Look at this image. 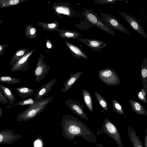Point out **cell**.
<instances>
[{
    "mask_svg": "<svg viewBox=\"0 0 147 147\" xmlns=\"http://www.w3.org/2000/svg\"><path fill=\"white\" fill-rule=\"evenodd\" d=\"M62 134L64 138L73 140L76 136L81 137L88 142L97 144L94 133L85 124L75 117L66 114L61 122Z\"/></svg>",
    "mask_w": 147,
    "mask_h": 147,
    "instance_id": "obj_1",
    "label": "cell"
},
{
    "mask_svg": "<svg viewBox=\"0 0 147 147\" xmlns=\"http://www.w3.org/2000/svg\"><path fill=\"white\" fill-rule=\"evenodd\" d=\"M53 98V96L43 98L30 105L26 109L18 114L16 120L18 122H26L35 118L43 112L48 104L52 101Z\"/></svg>",
    "mask_w": 147,
    "mask_h": 147,
    "instance_id": "obj_2",
    "label": "cell"
},
{
    "mask_svg": "<svg viewBox=\"0 0 147 147\" xmlns=\"http://www.w3.org/2000/svg\"><path fill=\"white\" fill-rule=\"evenodd\" d=\"M83 8L84 11L83 15L85 20L92 27H96L107 33L113 36L117 35V34L113 29L105 24L97 15V13L92 11L91 9H87Z\"/></svg>",
    "mask_w": 147,
    "mask_h": 147,
    "instance_id": "obj_3",
    "label": "cell"
},
{
    "mask_svg": "<svg viewBox=\"0 0 147 147\" xmlns=\"http://www.w3.org/2000/svg\"><path fill=\"white\" fill-rule=\"evenodd\" d=\"M101 133L106 134L112 138L118 147H123L120 135L117 128L108 118L105 119L102 128L97 132L98 135Z\"/></svg>",
    "mask_w": 147,
    "mask_h": 147,
    "instance_id": "obj_4",
    "label": "cell"
},
{
    "mask_svg": "<svg viewBox=\"0 0 147 147\" xmlns=\"http://www.w3.org/2000/svg\"><path fill=\"white\" fill-rule=\"evenodd\" d=\"M98 75L100 80L109 86H116L121 83L117 74L113 69L110 68L99 70Z\"/></svg>",
    "mask_w": 147,
    "mask_h": 147,
    "instance_id": "obj_5",
    "label": "cell"
},
{
    "mask_svg": "<svg viewBox=\"0 0 147 147\" xmlns=\"http://www.w3.org/2000/svg\"><path fill=\"white\" fill-rule=\"evenodd\" d=\"M45 57L41 54L37 60V63L34 69V76L36 82H40L44 79L50 71L49 65H47L43 61Z\"/></svg>",
    "mask_w": 147,
    "mask_h": 147,
    "instance_id": "obj_6",
    "label": "cell"
},
{
    "mask_svg": "<svg viewBox=\"0 0 147 147\" xmlns=\"http://www.w3.org/2000/svg\"><path fill=\"white\" fill-rule=\"evenodd\" d=\"M100 16L102 22L111 28L122 32L128 34H130L129 31L115 17L104 13H100Z\"/></svg>",
    "mask_w": 147,
    "mask_h": 147,
    "instance_id": "obj_7",
    "label": "cell"
},
{
    "mask_svg": "<svg viewBox=\"0 0 147 147\" xmlns=\"http://www.w3.org/2000/svg\"><path fill=\"white\" fill-rule=\"evenodd\" d=\"M36 50L35 49L29 51L18 59L14 65L12 66L10 71L15 72L18 71H26L29 67L28 62L31 56L33 53Z\"/></svg>",
    "mask_w": 147,
    "mask_h": 147,
    "instance_id": "obj_8",
    "label": "cell"
},
{
    "mask_svg": "<svg viewBox=\"0 0 147 147\" xmlns=\"http://www.w3.org/2000/svg\"><path fill=\"white\" fill-rule=\"evenodd\" d=\"M120 15L128 23L131 28L146 39L147 35L139 21L135 18L124 12L119 11Z\"/></svg>",
    "mask_w": 147,
    "mask_h": 147,
    "instance_id": "obj_9",
    "label": "cell"
},
{
    "mask_svg": "<svg viewBox=\"0 0 147 147\" xmlns=\"http://www.w3.org/2000/svg\"><path fill=\"white\" fill-rule=\"evenodd\" d=\"M14 131L6 129L0 130V145L7 144L11 145L22 138L20 134H15Z\"/></svg>",
    "mask_w": 147,
    "mask_h": 147,
    "instance_id": "obj_10",
    "label": "cell"
},
{
    "mask_svg": "<svg viewBox=\"0 0 147 147\" xmlns=\"http://www.w3.org/2000/svg\"><path fill=\"white\" fill-rule=\"evenodd\" d=\"M64 103L74 114L83 119L88 121L87 116L83 110L84 106L83 104L81 105L79 101H76L69 99H67L64 102Z\"/></svg>",
    "mask_w": 147,
    "mask_h": 147,
    "instance_id": "obj_11",
    "label": "cell"
},
{
    "mask_svg": "<svg viewBox=\"0 0 147 147\" xmlns=\"http://www.w3.org/2000/svg\"><path fill=\"white\" fill-rule=\"evenodd\" d=\"M76 39L82 42L92 50L99 53L101 52V49L107 46L106 43L97 39L79 38Z\"/></svg>",
    "mask_w": 147,
    "mask_h": 147,
    "instance_id": "obj_12",
    "label": "cell"
},
{
    "mask_svg": "<svg viewBox=\"0 0 147 147\" xmlns=\"http://www.w3.org/2000/svg\"><path fill=\"white\" fill-rule=\"evenodd\" d=\"M56 81V79H53L47 84L42 85L34 94V101L36 102L42 100L52 89Z\"/></svg>",
    "mask_w": 147,
    "mask_h": 147,
    "instance_id": "obj_13",
    "label": "cell"
},
{
    "mask_svg": "<svg viewBox=\"0 0 147 147\" xmlns=\"http://www.w3.org/2000/svg\"><path fill=\"white\" fill-rule=\"evenodd\" d=\"M83 72L71 73L68 78L63 83V87L60 90V92L65 93L68 91L77 81L83 73Z\"/></svg>",
    "mask_w": 147,
    "mask_h": 147,
    "instance_id": "obj_14",
    "label": "cell"
},
{
    "mask_svg": "<svg viewBox=\"0 0 147 147\" xmlns=\"http://www.w3.org/2000/svg\"><path fill=\"white\" fill-rule=\"evenodd\" d=\"M65 42L74 57L78 59H88L86 52L78 46L68 41H65Z\"/></svg>",
    "mask_w": 147,
    "mask_h": 147,
    "instance_id": "obj_15",
    "label": "cell"
},
{
    "mask_svg": "<svg viewBox=\"0 0 147 147\" xmlns=\"http://www.w3.org/2000/svg\"><path fill=\"white\" fill-rule=\"evenodd\" d=\"M128 134L133 147H144L135 131L130 125L128 127Z\"/></svg>",
    "mask_w": 147,
    "mask_h": 147,
    "instance_id": "obj_16",
    "label": "cell"
},
{
    "mask_svg": "<svg viewBox=\"0 0 147 147\" xmlns=\"http://www.w3.org/2000/svg\"><path fill=\"white\" fill-rule=\"evenodd\" d=\"M132 111L136 113L147 116V111L140 102L133 100L129 101Z\"/></svg>",
    "mask_w": 147,
    "mask_h": 147,
    "instance_id": "obj_17",
    "label": "cell"
},
{
    "mask_svg": "<svg viewBox=\"0 0 147 147\" xmlns=\"http://www.w3.org/2000/svg\"><path fill=\"white\" fill-rule=\"evenodd\" d=\"M0 91L7 99L9 105H11L15 103L16 99L11 89L0 84Z\"/></svg>",
    "mask_w": 147,
    "mask_h": 147,
    "instance_id": "obj_18",
    "label": "cell"
},
{
    "mask_svg": "<svg viewBox=\"0 0 147 147\" xmlns=\"http://www.w3.org/2000/svg\"><path fill=\"white\" fill-rule=\"evenodd\" d=\"M84 103L89 110L92 113L93 111L92 100L90 93L86 89L81 90Z\"/></svg>",
    "mask_w": 147,
    "mask_h": 147,
    "instance_id": "obj_19",
    "label": "cell"
},
{
    "mask_svg": "<svg viewBox=\"0 0 147 147\" xmlns=\"http://www.w3.org/2000/svg\"><path fill=\"white\" fill-rule=\"evenodd\" d=\"M58 32L59 36L61 38L76 39L82 36L81 34L78 32L65 29L60 30Z\"/></svg>",
    "mask_w": 147,
    "mask_h": 147,
    "instance_id": "obj_20",
    "label": "cell"
},
{
    "mask_svg": "<svg viewBox=\"0 0 147 147\" xmlns=\"http://www.w3.org/2000/svg\"><path fill=\"white\" fill-rule=\"evenodd\" d=\"M140 78L142 82V88L147 90V59L143 60L141 67Z\"/></svg>",
    "mask_w": 147,
    "mask_h": 147,
    "instance_id": "obj_21",
    "label": "cell"
},
{
    "mask_svg": "<svg viewBox=\"0 0 147 147\" xmlns=\"http://www.w3.org/2000/svg\"><path fill=\"white\" fill-rule=\"evenodd\" d=\"M29 48H22L17 50L12 57L9 65L12 66L16 61L25 54L29 51Z\"/></svg>",
    "mask_w": 147,
    "mask_h": 147,
    "instance_id": "obj_22",
    "label": "cell"
},
{
    "mask_svg": "<svg viewBox=\"0 0 147 147\" xmlns=\"http://www.w3.org/2000/svg\"><path fill=\"white\" fill-rule=\"evenodd\" d=\"M38 26L43 28V30L49 31H59L60 30L58 28L59 26V23L55 21L51 23H46L39 22L37 24Z\"/></svg>",
    "mask_w": 147,
    "mask_h": 147,
    "instance_id": "obj_23",
    "label": "cell"
},
{
    "mask_svg": "<svg viewBox=\"0 0 147 147\" xmlns=\"http://www.w3.org/2000/svg\"><path fill=\"white\" fill-rule=\"evenodd\" d=\"M18 95L22 98H26L32 96L35 91L33 89L26 87H20L16 88Z\"/></svg>",
    "mask_w": 147,
    "mask_h": 147,
    "instance_id": "obj_24",
    "label": "cell"
},
{
    "mask_svg": "<svg viewBox=\"0 0 147 147\" xmlns=\"http://www.w3.org/2000/svg\"><path fill=\"white\" fill-rule=\"evenodd\" d=\"M54 9L58 14H64L68 16H71L72 11L69 7L65 5H57L54 6Z\"/></svg>",
    "mask_w": 147,
    "mask_h": 147,
    "instance_id": "obj_25",
    "label": "cell"
},
{
    "mask_svg": "<svg viewBox=\"0 0 147 147\" xmlns=\"http://www.w3.org/2000/svg\"><path fill=\"white\" fill-rule=\"evenodd\" d=\"M27 0H0V8L14 6Z\"/></svg>",
    "mask_w": 147,
    "mask_h": 147,
    "instance_id": "obj_26",
    "label": "cell"
},
{
    "mask_svg": "<svg viewBox=\"0 0 147 147\" xmlns=\"http://www.w3.org/2000/svg\"><path fill=\"white\" fill-rule=\"evenodd\" d=\"M25 32L26 37L29 39H34L36 36V29L31 25H27L26 26Z\"/></svg>",
    "mask_w": 147,
    "mask_h": 147,
    "instance_id": "obj_27",
    "label": "cell"
},
{
    "mask_svg": "<svg viewBox=\"0 0 147 147\" xmlns=\"http://www.w3.org/2000/svg\"><path fill=\"white\" fill-rule=\"evenodd\" d=\"M94 94L96 100L101 107L104 110L108 112V105L106 100L98 92L94 91Z\"/></svg>",
    "mask_w": 147,
    "mask_h": 147,
    "instance_id": "obj_28",
    "label": "cell"
},
{
    "mask_svg": "<svg viewBox=\"0 0 147 147\" xmlns=\"http://www.w3.org/2000/svg\"><path fill=\"white\" fill-rule=\"evenodd\" d=\"M0 82L8 84H16L20 82V79L10 76H0Z\"/></svg>",
    "mask_w": 147,
    "mask_h": 147,
    "instance_id": "obj_29",
    "label": "cell"
},
{
    "mask_svg": "<svg viewBox=\"0 0 147 147\" xmlns=\"http://www.w3.org/2000/svg\"><path fill=\"white\" fill-rule=\"evenodd\" d=\"M35 102L34 100L33 99V98L31 97L30 98L22 100L13 105H8L6 107V108L7 109H8L17 105H20L21 106H26L28 107L30 105L34 104Z\"/></svg>",
    "mask_w": 147,
    "mask_h": 147,
    "instance_id": "obj_30",
    "label": "cell"
},
{
    "mask_svg": "<svg viewBox=\"0 0 147 147\" xmlns=\"http://www.w3.org/2000/svg\"><path fill=\"white\" fill-rule=\"evenodd\" d=\"M112 103L113 110L115 112L120 115L124 114L125 113L122 107L117 100H112Z\"/></svg>",
    "mask_w": 147,
    "mask_h": 147,
    "instance_id": "obj_31",
    "label": "cell"
},
{
    "mask_svg": "<svg viewBox=\"0 0 147 147\" xmlns=\"http://www.w3.org/2000/svg\"><path fill=\"white\" fill-rule=\"evenodd\" d=\"M147 90L142 88L137 94L138 98L141 101L144 103H147L146 94Z\"/></svg>",
    "mask_w": 147,
    "mask_h": 147,
    "instance_id": "obj_32",
    "label": "cell"
},
{
    "mask_svg": "<svg viewBox=\"0 0 147 147\" xmlns=\"http://www.w3.org/2000/svg\"><path fill=\"white\" fill-rule=\"evenodd\" d=\"M43 139L41 135L38 136L37 138L33 142V147H44Z\"/></svg>",
    "mask_w": 147,
    "mask_h": 147,
    "instance_id": "obj_33",
    "label": "cell"
},
{
    "mask_svg": "<svg viewBox=\"0 0 147 147\" xmlns=\"http://www.w3.org/2000/svg\"><path fill=\"white\" fill-rule=\"evenodd\" d=\"M123 0H95L94 2L101 5L113 4L117 1H122Z\"/></svg>",
    "mask_w": 147,
    "mask_h": 147,
    "instance_id": "obj_34",
    "label": "cell"
},
{
    "mask_svg": "<svg viewBox=\"0 0 147 147\" xmlns=\"http://www.w3.org/2000/svg\"><path fill=\"white\" fill-rule=\"evenodd\" d=\"M0 102L6 105L9 103L7 99L4 96L2 93L0 91Z\"/></svg>",
    "mask_w": 147,
    "mask_h": 147,
    "instance_id": "obj_35",
    "label": "cell"
},
{
    "mask_svg": "<svg viewBox=\"0 0 147 147\" xmlns=\"http://www.w3.org/2000/svg\"><path fill=\"white\" fill-rule=\"evenodd\" d=\"M9 47V45L7 43L0 44V55L3 56V51L5 48Z\"/></svg>",
    "mask_w": 147,
    "mask_h": 147,
    "instance_id": "obj_36",
    "label": "cell"
},
{
    "mask_svg": "<svg viewBox=\"0 0 147 147\" xmlns=\"http://www.w3.org/2000/svg\"><path fill=\"white\" fill-rule=\"evenodd\" d=\"M46 46L48 49H51L52 47V45L50 40L49 39H47L46 42Z\"/></svg>",
    "mask_w": 147,
    "mask_h": 147,
    "instance_id": "obj_37",
    "label": "cell"
},
{
    "mask_svg": "<svg viewBox=\"0 0 147 147\" xmlns=\"http://www.w3.org/2000/svg\"><path fill=\"white\" fill-rule=\"evenodd\" d=\"M147 130L146 129L145 131V135L144 137V144L145 147H147Z\"/></svg>",
    "mask_w": 147,
    "mask_h": 147,
    "instance_id": "obj_38",
    "label": "cell"
},
{
    "mask_svg": "<svg viewBox=\"0 0 147 147\" xmlns=\"http://www.w3.org/2000/svg\"><path fill=\"white\" fill-rule=\"evenodd\" d=\"M2 113L3 109L0 106V117L2 116Z\"/></svg>",
    "mask_w": 147,
    "mask_h": 147,
    "instance_id": "obj_39",
    "label": "cell"
},
{
    "mask_svg": "<svg viewBox=\"0 0 147 147\" xmlns=\"http://www.w3.org/2000/svg\"><path fill=\"white\" fill-rule=\"evenodd\" d=\"M3 21H4V20H3V19L1 20H0V26Z\"/></svg>",
    "mask_w": 147,
    "mask_h": 147,
    "instance_id": "obj_40",
    "label": "cell"
}]
</instances>
